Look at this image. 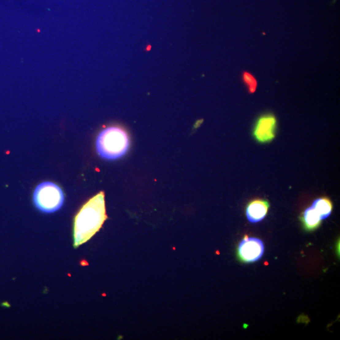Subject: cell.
Wrapping results in <instances>:
<instances>
[{"instance_id":"cell-3","label":"cell","mask_w":340,"mask_h":340,"mask_svg":"<svg viewBox=\"0 0 340 340\" xmlns=\"http://www.w3.org/2000/svg\"><path fill=\"white\" fill-rule=\"evenodd\" d=\"M36 207L45 213H52L60 209L64 201L63 190L56 184L45 181L39 184L33 195Z\"/></svg>"},{"instance_id":"cell-1","label":"cell","mask_w":340,"mask_h":340,"mask_svg":"<svg viewBox=\"0 0 340 340\" xmlns=\"http://www.w3.org/2000/svg\"><path fill=\"white\" fill-rule=\"evenodd\" d=\"M107 219L105 194L101 192L90 200L79 211L74 219V246L79 247L90 239Z\"/></svg>"},{"instance_id":"cell-4","label":"cell","mask_w":340,"mask_h":340,"mask_svg":"<svg viewBox=\"0 0 340 340\" xmlns=\"http://www.w3.org/2000/svg\"><path fill=\"white\" fill-rule=\"evenodd\" d=\"M277 120L274 115L264 114L256 120L253 136L257 142L262 144L272 141L276 136Z\"/></svg>"},{"instance_id":"cell-8","label":"cell","mask_w":340,"mask_h":340,"mask_svg":"<svg viewBox=\"0 0 340 340\" xmlns=\"http://www.w3.org/2000/svg\"><path fill=\"white\" fill-rule=\"evenodd\" d=\"M312 207L317 211L322 220L326 219L331 214L333 210V204L331 201L328 198L322 197L315 200Z\"/></svg>"},{"instance_id":"cell-2","label":"cell","mask_w":340,"mask_h":340,"mask_svg":"<svg viewBox=\"0 0 340 340\" xmlns=\"http://www.w3.org/2000/svg\"><path fill=\"white\" fill-rule=\"evenodd\" d=\"M129 144V137L127 132L118 126L105 128L96 140L98 155L107 160H115L123 156L127 152Z\"/></svg>"},{"instance_id":"cell-6","label":"cell","mask_w":340,"mask_h":340,"mask_svg":"<svg viewBox=\"0 0 340 340\" xmlns=\"http://www.w3.org/2000/svg\"><path fill=\"white\" fill-rule=\"evenodd\" d=\"M269 207L268 201L256 199L250 202L246 207V217L252 223L260 222L266 216Z\"/></svg>"},{"instance_id":"cell-9","label":"cell","mask_w":340,"mask_h":340,"mask_svg":"<svg viewBox=\"0 0 340 340\" xmlns=\"http://www.w3.org/2000/svg\"><path fill=\"white\" fill-rule=\"evenodd\" d=\"M243 81L247 86L250 93H254L257 88V81L256 78L248 72H244L243 74Z\"/></svg>"},{"instance_id":"cell-7","label":"cell","mask_w":340,"mask_h":340,"mask_svg":"<svg viewBox=\"0 0 340 340\" xmlns=\"http://www.w3.org/2000/svg\"><path fill=\"white\" fill-rule=\"evenodd\" d=\"M318 213L312 206L306 208L302 216V223L308 230L312 231L318 228L321 222Z\"/></svg>"},{"instance_id":"cell-5","label":"cell","mask_w":340,"mask_h":340,"mask_svg":"<svg viewBox=\"0 0 340 340\" xmlns=\"http://www.w3.org/2000/svg\"><path fill=\"white\" fill-rule=\"evenodd\" d=\"M263 252V243L258 238L246 237L238 246V255L244 262L251 263L258 260Z\"/></svg>"}]
</instances>
